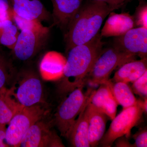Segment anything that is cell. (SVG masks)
<instances>
[{"label": "cell", "mask_w": 147, "mask_h": 147, "mask_svg": "<svg viewBox=\"0 0 147 147\" xmlns=\"http://www.w3.org/2000/svg\"><path fill=\"white\" fill-rule=\"evenodd\" d=\"M99 32L90 41L74 46L68 51L63 76L58 87L59 93L65 94L84 86L87 76L101 54L104 42Z\"/></svg>", "instance_id": "obj_1"}, {"label": "cell", "mask_w": 147, "mask_h": 147, "mask_svg": "<svg viewBox=\"0 0 147 147\" xmlns=\"http://www.w3.org/2000/svg\"><path fill=\"white\" fill-rule=\"evenodd\" d=\"M115 9L102 1L89 0L82 4L65 36L66 51L93 38L99 32L105 18Z\"/></svg>", "instance_id": "obj_2"}, {"label": "cell", "mask_w": 147, "mask_h": 147, "mask_svg": "<svg viewBox=\"0 0 147 147\" xmlns=\"http://www.w3.org/2000/svg\"><path fill=\"white\" fill-rule=\"evenodd\" d=\"M135 57L122 51L114 45L102 50L87 76L86 82L92 86H98L108 82L114 70L134 60Z\"/></svg>", "instance_id": "obj_3"}, {"label": "cell", "mask_w": 147, "mask_h": 147, "mask_svg": "<svg viewBox=\"0 0 147 147\" xmlns=\"http://www.w3.org/2000/svg\"><path fill=\"white\" fill-rule=\"evenodd\" d=\"M84 86L76 88L61 102L55 115V123L61 135L67 138L76 117L89 99L92 92L85 94Z\"/></svg>", "instance_id": "obj_4"}, {"label": "cell", "mask_w": 147, "mask_h": 147, "mask_svg": "<svg viewBox=\"0 0 147 147\" xmlns=\"http://www.w3.org/2000/svg\"><path fill=\"white\" fill-rule=\"evenodd\" d=\"M144 113L142 100H138L136 105L123 109L112 120L108 131L104 134L99 145L101 147H110L120 137L125 135L127 137L131 129L139 123Z\"/></svg>", "instance_id": "obj_5"}, {"label": "cell", "mask_w": 147, "mask_h": 147, "mask_svg": "<svg viewBox=\"0 0 147 147\" xmlns=\"http://www.w3.org/2000/svg\"><path fill=\"white\" fill-rule=\"evenodd\" d=\"M45 109L39 104L23 106L15 114L6 128V140L9 147H20L23 137L32 125L43 118Z\"/></svg>", "instance_id": "obj_6"}, {"label": "cell", "mask_w": 147, "mask_h": 147, "mask_svg": "<svg viewBox=\"0 0 147 147\" xmlns=\"http://www.w3.org/2000/svg\"><path fill=\"white\" fill-rule=\"evenodd\" d=\"M8 90L11 96L24 107H30L43 102L42 82L32 71L22 73Z\"/></svg>", "instance_id": "obj_7"}, {"label": "cell", "mask_w": 147, "mask_h": 147, "mask_svg": "<svg viewBox=\"0 0 147 147\" xmlns=\"http://www.w3.org/2000/svg\"><path fill=\"white\" fill-rule=\"evenodd\" d=\"M50 123L42 119L32 125L21 140V147H65L60 137L51 129Z\"/></svg>", "instance_id": "obj_8"}, {"label": "cell", "mask_w": 147, "mask_h": 147, "mask_svg": "<svg viewBox=\"0 0 147 147\" xmlns=\"http://www.w3.org/2000/svg\"><path fill=\"white\" fill-rule=\"evenodd\" d=\"M49 32L21 30L12 50L15 57L23 61L33 57L45 44Z\"/></svg>", "instance_id": "obj_9"}, {"label": "cell", "mask_w": 147, "mask_h": 147, "mask_svg": "<svg viewBox=\"0 0 147 147\" xmlns=\"http://www.w3.org/2000/svg\"><path fill=\"white\" fill-rule=\"evenodd\" d=\"M117 37L113 45L125 53L138 56L141 59H146L147 28H134L123 35Z\"/></svg>", "instance_id": "obj_10"}, {"label": "cell", "mask_w": 147, "mask_h": 147, "mask_svg": "<svg viewBox=\"0 0 147 147\" xmlns=\"http://www.w3.org/2000/svg\"><path fill=\"white\" fill-rule=\"evenodd\" d=\"M84 0H51L53 5V26L68 29Z\"/></svg>", "instance_id": "obj_11"}, {"label": "cell", "mask_w": 147, "mask_h": 147, "mask_svg": "<svg viewBox=\"0 0 147 147\" xmlns=\"http://www.w3.org/2000/svg\"><path fill=\"white\" fill-rule=\"evenodd\" d=\"M66 58L61 53L50 51L42 57L39 65V71L42 79L45 81L60 80L64 73Z\"/></svg>", "instance_id": "obj_12"}, {"label": "cell", "mask_w": 147, "mask_h": 147, "mask_svg": "<svg viewBox=\"0 0 147 147\" xmlns=\"http://www.w3.org/2000/svg\"><path fill=\"white\" fill-rule=\"evenodd\" d=\"M101 30V37L119 36L125 34L135 26L134 16L129 13H117L113 11Z\"/></svg>", "instance_id": "obj_13"}, {"label": "cell", "mask_w": 147, "mask_h": 147, "mask_svg": "<svg viewBox=\"0 0 147 147\" xmlns=\"http://www.w3.org/2000/svg\"><path fill=\"white\" fill-rule=\"evenodd\" d=\"M90 102L94 107L113 120L116 116L118 104L111 91L109 80L100 85L96 91H92Z\"/></svg>", "instance_id": "obj_14"}, {"label": "cell", "mask_w": 147, "mask_h": 147, "mask_svg": "<svg viewBox=\"0 0 147 147\" xmlns=\"http://www.w3.org/2000/svg\"><path fill=\"white\" fill-rule=\"evenodd\" d=\"M13 13L22 18L41 21L49 14L40 0H10Z\"/></svg>", "instance_id": "obj_15"}, {"label": "cell", "mask_w": 147, "mask_h": 147, "mask_svg": "<svg viewBox=\"0 0 147 147\" xmlns=\"http://www.w3.org/2000/svg\"><path fill=\"white\" fill-rule=\"evenodd\" d=\"M88 108V140L90 147H96L105 133L108 117L90 102Z\"/></svg>", "instance_id": "obj_16"}, {"label": "cell", "mask_w": 147, "mask_h": 147, "mask_svg": "<svg viewBox=\"0 0 147 147\" xmlns=\"http://www.w3.org/2000/svg\"><path fill=\"white\" fill-rule=\"evenodd\" d=\"M88 101L84 106L69 131L67 139L74 147H90L88 140Z\"/></svg>", "instance_id": "obj_17"}, {"label": "cell", "mask_w": 147, "mask_h": 147, "mask_svg": "<svg viewBox=\"0 0 147 147\" xmlns=\"http://www.w3.org/2000/svg\"><path fill=\"white\" fill-rule=\"evenodd\" d=\"M147 58L140 60H134L121 66L110 80L113 82L133 83L147 71Z\"/></svg>", "instance_id": "obj_18"}, {"label": "cell", "mask_w": 147, "mask_h": 147, "mask_svg": "<svg viewBox=\"0 0 147 147\" xmlns=\"http://www.w3.org/2000/svg\"><path fill=\"white\" fill-rule=\"evenodd\" d=\"M109 84L111 91L118 105L123 109L136 105L138 102L131 88L127 83L113 82L109 79Z\"/></svg>", "instance_id": "obj_19"}, {"label": "cell", "mask_w": 147, "mask_h": 147, "mask_svg": "<svg viewBox=\"0 0 147 147\" xmlns=\"http://www.w3.org/2000/svg\"><path fill=\"white\" fill-rule=\"evenodd\" d=\"M23 106L11 95L8 89L5 88L0 90V123H9L17 112Z\"/></svg>", "instance_id": "obj_20"}, {"label": "cell", "mask_w": 147, "mask_h": 147, "mask_svg": "<svg viewBox=\"0 0 147 147\" xmlns=\"http://www.w3.org/2000/svg\"><path fill=\"white\" fill-rule=\"evenodd\" d=\"M19 34L17 26L11 19L2 21L0 28V44L13 50Z\"/></svg>", "instance_id": "obj_21"}, {"label": "cell", "mask_w": 147, "mask_h": 147, "mask_svg": "<svg viewBox=\"0 0 147 147\" xmlns=\"http://www.w3.org/2000/svg\"><path fill=\"white\" fill-rule=\"evenodd\" d=\"M12 17L18 27L21 30H30L34 31L42 32L50 30V28L44 26L41 21L36 20H29L22 18L12 13Z\"/></svg>", "instance_id": "obj_22"}, {"label": "cell", "mask_w": 147, "mask_h": 147, "mask_svg": "<svg viewBox=\"0 0 147 147\" xmlns=\"http://www.w3.org/2000/svg\"><path fill=\"white\" fill-rule=\"evenodd\" d=\"M11 72L10 65L4 57L0 54V90L6 88Z\"/></svg>", "instance_id": "obj_23"}, {"label": "cell", "mask_w": 147, "mask_h": 147, "mask_svg": "<svg viewBox=\"0 0 147 147\" xmlns=\"http://www.w3.org/2000/svg\"><path fill=\"white\" fill-rule=\"evenodd\" d=\"M141 1L134 16L136 26L147 28V4Z\"/></svg>", "instance_id": "obj_24"}, {"label": "cell", "mask_w": 147, "mask_h": 147, "mask_svg": "<svg viewBox=\"0 0 147 147\" xmlns=\"http://www.w3.org/2000/svg\"><path fill=\"white\" fill-rule=\"evenodd\" d=\"M133 83L132 89L134 92L144 98H147V71Z\"/></svg>", "instance_id": "obj_25"}, {"label": "cell", "mask_w": 147, "mask_h": 147, "mask_svg": "<svg viewBox=\"0 0 147 147\" xmlns=\"http://www.w3.org/2000/svg\"><path fill=\"white\" fill-rule=\"evenodd\" d=\"M134 147H147V131L146 128L144 129L134 135Z\"/></svg>", "instance_id": "obj_26"}, {"label": "cell", "mask_w": 147, "mask_h": 147, "mask_svg": "<svg viewBox=\"0 0 147 147\" xmlns=\"http://www.w3.org/2000/svg\"><path fill=\"white\" fill-rule=\"evenodd\" d=\"M5 124L0 123V147H9L6 140V128Z\"/></svg>", "instance_id": "obj_27"}, {"label": "cell", "mask_w": 147, "mask_h": 147, "mask_svg": "<svg viewBox=\"0 0 147 147\" xmlns=\"http://www.w3.org/2000/svg\"><path fill=\"white\" fill-rule=\"evenodd\" d=\"M93 1L103 2L115 8L116 9H117L120 8L121 6L123 5L125 2L131 1V0H93ZM139 1H144V0H139Z\"/></svg>", "instance_id": "obj_28"}, {"label": "cell", "mask_w": 147, "mask_h": 147, "mask_svg": "<svg viewBox=\"0 0 147 147\" xmlns=\"http://www.w3.org/2000/svg\"><path fill=\"white\" fill-rule=\"evenodd\" d=\"M0 11H7L12 13V8L10 0H0Z\"/></svg>", "instance_id": "obj_29"}, {"label": "cell", "mask_w": 147, "mask_h": 147, "mask_svg": "<svg viewBox=\"0 0 147 147\" xmlns=\"http://www.w3.org/2000/svg\"><path fill=\"white\" fill-rule=\"evenodd\" d=\"M117 140H118L117 143L116 142L117 147H133V144H131L126 139H118Z\"/></svg>", "instance_id": "obj_30"}, {"label": "cell", "mask_w": 147, "mask_h": 147, "mask_svg": "<svg viewBox=\"0 0 147 147\" xmlns=\"http://www.w3.org/2000/svg\"><path fill=\"white\" fill-rule=\"evenodd\" d=\"M1 26H2V21H0V28H1Z\"/></svg>", "instance_id": "obj_31"}]
</instances>
